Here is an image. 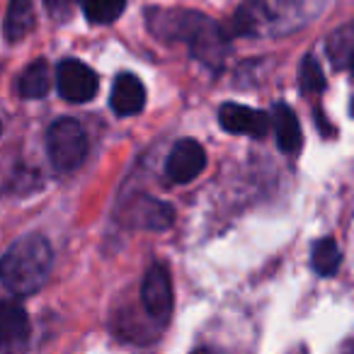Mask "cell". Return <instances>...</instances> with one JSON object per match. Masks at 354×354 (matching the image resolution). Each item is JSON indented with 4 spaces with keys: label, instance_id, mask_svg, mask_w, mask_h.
<instances>
[{
    "label": "cell",
    "instance_id": "3",
    "mask_svg": "<svg viewBox=\"0 0 354 354\" xmlns=\"http://www.w3.org/2000/svg\"><path fill=\"white\" fill-rule=\"evenodd\" d=\"M54 265V250L44 236H25L0 257V281L10 294L30 296L46 281Z\"/></svg>",
    "mask_w": 354,
    "mask_h": 354
},
{
    "label": "cell",
    "instance_id": "20",
    "mask_svg": "<svg viewBox=\"0 0 354 354\" xmlns=\"http://www.w3.org/2000/svg\"><path fill=\"white\" fill-rule=\"evenodd\" d=\"M352 114H354V102H352Z\"/></svg>",
    "mask_w": 354,
    "mask_h": 354
},
{
    "label": "cell",
    "instance_id": "19",
    "mask_svg": "<svg viewBox=\"0 0 354 354\" xmlns=\"http://www.w3.org/2000/svg\"><path fill=\"white\" fill-rule=\"evenodd\" d=\"M352 75H354V56H352Z\"/></svg>",
    "mask_w": 354,
    "mask_h": 354
},
{
    "label": "cell",
    "instance_id": "6",
    "mask_svg": "<svg viewBox=\"0 0 354 354\" xmlns=\"http://www.w3.org/2000/svg\"><path fill=\"white\" fill-rule=\"evenodd\" d=\"M204 167H207V153H204L202 143H197L194 138H180L172 146L165 162L167 177L177 185L192 183L194 177L202 175Z\"/></svg>",
    "mask_w": 354,
    "mask_h": 354
},
{
    "label": "cell",
    "instance_id": "4",
    "mask_svg": "<svg viewBox=\"0 0 354 354\" xmlns=\"http://www.w3.org/2000/svg\"><path fill=\"white\" fill-rule=\"evenodd\" d=\"M46 153L56 170H75L88 156V133L83 124L71 117L56 119L46 131Z\"/></svg>",
    "mask_w": 354,
    "mask_h": 354
},
{
    "label": "cell",
    "instance_id": "1",
    "mask_svg": "<svg viewBox=\"0 0 354 354\" xmlns=\"http://www.w3.org/2000/svg\"><path fill=\"white\" fill-rule=\"evenodd\" d=\"M148 30L167 41H187L194 59L218 68L228 54V37L212 17L194 10H148Z\"/></svg>",
    "mask_w": 354,
    "mask_h": 354
},
{
    "label": "cell",
    "instance_id": "12",
    "mask_svg": "<svg viewBox=\"0 0 354 354\" xmlns=\"http://www.w3.org/2000/svg\"><path fill=\"white\" fill-rule=\"evenodd\" d=\"M35 27V3L32 0H10L8 3L6 22H3V32L10 44L25 39Z\"/></svg>",
    "mask_w": 354,
    "mask_h": 354
},
{
    "label": "cell",
    "instance_id": "8",
    "mask_svg": "<svg viewBox=\"0 0 354 354\" xmlns=\"http://www.w3.org/2000/svg\"><path fill=\"white\" fill-rule=\"evenodd\" d=\"M218 122L226 131L231 133H243V136H252V138H262L267 136L272 127L270 114L260 112V109L252 107H243L236 102H226L218 109Z\"/></svg>",
    "mask_w": 354,
    "mask_h": 354
},
{
    "label": "cell",
    "instance_id": "11",
    "mask_svg": "<svg viewBox=\"0 0 354 354\" xmlns=\"http://www.w3.org/2000/svg\"><path fill=\"white\" fill-rule=\"evenodd\" d=\"M272 124H274V136L277 146L284 153H296L304 143V133H301V124L296 119L294 109L284 102H277L272 109Z\"/></svg>",
    "mask_w": 354,
    "mask_h": 354
},
{
    "label": "cell",
    "instance_id": "2",
    "mask_svg": "<svg viewBox=\"0 0 354 354\" xmlns=\"http://www.w3.org/2000/svg\"><path fill=\"white\" fill-rule=\"evenodd\" d=\"M315 12L313 0H243L233 32L238 37H281L301 30Z\"/></svg>",
    "mask_w": 354,
    "mask_h": 354
},
{
    "label": "cell",
    "instance_id": "9",
    "mask_svg": "<svg viewBox=\"0 0 354 354\" xmlns=\"http://www.w3.org/2000/svg\"><path fill=\"white\" fill-rule=\"evenodd\" d=\"M30 315L15 301L0 304V349L6 352H20L30 342Z\"/></svg>",
    "mask_w": 354,
    "mask_h": 354
},
{
    "label": "cell",
    "instance_id": "7",
    "mask_svg": "<svg viewBox=\"0 0 354 354\" xmlns=\"http://www.w3.org/2000/svg\"><path fill=\"white\" fill-rule=\"evenodd\" d=\"M141 301L148 315L156 320H167L172 313V281L165 265H153L141 284Z\"/></svg>",
    "mask_w": 354,
    "mask_h": 354
},
{
    "label": "cell",
    "instance_id": "5",
    "mask_svg": "<svg viewBox=\"0 0 354 354\" xmlns=\"http://www.w3.org/2000/svg\"><path fill=\"white\" fill-rule=\"evenodd\" d=\"M56 85H59V95L68 102H90L97 95L100 80L88 64L78 59H66L56 71Z\"/></svg>",
    "mask_w": 354,
    "mask_h": 354
},
{
    "label": "cell",
    "instance_id": "17",
    "mask_svg": "<svg viewBox=\"0 0 354 354\" xmlns=\"http://www.w3.org/2000/svg\"><path fill=\"white\" fill-rule=\"evenodd\" d=\"M299 83L306 95H318L325 90L328 83H325V73L318 61H315V56H306L304 59V64L299 68Z\"/></svg>",
    "mask_w": 354,
    "mask_h": 354
},
{
    "label": "cell",
    "instance_id": "15",
    "mask_svg": "<svg viewBox=\"0 0 354 354\" xmlns=\"http://www.w3.org/2000/svg\"><path fill=\"white\" fill-rule=\"evenodd\" d=\"M339 260H342V255H339V248L333 238H320L313 245V250H310L313 270L320 277H333L339 270Z\"/></svg>",
    "mask_w": 354,
    "mask_h": 354
},
{
    "label": "cell",
    "instance_id": "13",
    "mask_svg": "<svg viewBox=\"0 0 354 354\" xmlns=\"http://www.w3.org/2000/svg\"><path fill=\"white\" fill-rule=\"evenodd\" d=\"M131 218H136L133 226L151 228V231H165V228H170V223H172V209L167 207V204L158 202V199L141 197L136 204H133Z\"/></svg>",
    "mask_w": 354,
    "mask_h": 354
},
{
    "label": "cell",
    "instance_id": "10",
    "mask_svg": "<svg viewBox=\"0 0 354 354\" xmlns=\"http://www.w3.org/2000/svg\"><path fill=\"white\" fill-rule=\"evenodd\" d=\"M109 104H112L114 114H119V117H133L146 104V88L133 73L117 75L112 95H109Z\"/></svg>",
    "mask_w": 354,
    "mask_h": 354
},
{
    "label": "cell",
    "instance_id": "14",
    "mask_svg": "<svg viewBox=\"0 0 354 354\" xmlns=\"http://www.w3.org/2000/svg\"><path fill=\"white\" fill-rule=\"evenodd\" d=\"M51 88V71L49 64L44 59L35 61V64L27 66V71L20 78V95L25 100H37L44 97Z\"/></svg>",
    "mask_w": 354,
    "mask_h": 354
},
{
    "label": "cell",
    "instance_id": "21",
    "mask_svg": "<svg viewBox=\"0 0 354 354\" xmlns=\"http://www.w3.org/2000/svg\"><path fill=\"white\" fill-rule=\"evenodd\" d=\"M0 131H3V127H0Z\"/></svg>",
    "mask_w": 354,
    "mask_h": 354
},
{
    "label": "cell",
    "instance_id": "16",
    "mask_svg": "<svg viewBox=\"0 0 354 354\" xmlns=\"http://www.w3.org/2000/svg\"><path fill=\"white\" fill-rule=\"evenodd\" d=\"M80 8L93 25H112L124 12V0H80Z\"/></svg>",
    "mask_w": 354,
    "mask_h": 354
},
{
    "label": "cell",
    "instance_id": "18",
    "mask_svg": "<svg viewBox=\"0 0 354 354\" xmlns=\"http://www.w3.org/2000/svg\"><path fill=\"white\" fill-rule=\"evenodd\" d=\"M46 8H49L54 20H71V15H73L71 0H46Z\"/></svg>",
    "mask_w": 354,
    "mask_h": 354
}]
</instances>
